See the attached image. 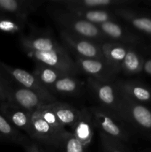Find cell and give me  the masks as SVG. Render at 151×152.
<instances>
[{"label": "cell", "mask_w": 151, "mask_h": 152, "mask_svg": "<svg viewBox=\"0 0 151 152\" xmlns=\"http://www.w3.org/2000/svg\"><path fill=\"white\" fill-rule=\"evenodd\" d=\"M47 12L61 31L93 40L100 44L108 42L97 25L84 20L73 12L50 5H48Z\"/></svg>", "instance_id": "obj_1"}, {"label": "cell", "mask_w": 151, "mask_h": 152, "mask_svg": "<svg viewBox=\"0 0 151 152\" xmlns=\"http://www.w3.org/2000/svg\"><path fill=\"white\" fill-rule=\"evenodd\" d=\"M93 116L95 128L107 136L129 144L137 136L131 127L118 116L99 106L89 108Z\"/></svg>", "instance_id": "obj_2"}, {"label": "cell", "mask_w": 151, "mask_h": 152, "mask_svg": "<svg viewBox=\"0 0 151 152\" xmlns=\"http://www.w3.org/2000/svg\"><path fill=\"white\" fill-rule=\"evenodd\" d=\"M118 116L133 129L137 136L151 143V109L149 107L121 97Z\"/></svg>", "instance_id": "obj_3"}, {"label": "cell", "mask_w": 151, "mask_h": 152, "mask_svg": "<svg viewBox=\"0 0 151 152\" xmlns=\"http://www.w3.org/2000/svg\"><path fill=\"white\" fill-rule=\"evenodd\" d=\"M29 26L30 32L28 34H21L19 37V44L22 50L51 51L67 49L56 39L50 28H39L33 25Z\"/></svg>", "instance_id": "obj_4"}, {"label": "cell", "mask_w": 151, "mask_h": 152, "mask_svg": "<svg viewBox=\"0 0 151 152\" xmlns=\"http://www.w3.org/2000/svg\"><path fill=\"white\" fill-rule=\"evenodd\" d=\"M25 54L36 63L41 64L70 76L76 77L79 73L75 60L70 56L68 49L51 51L23 50Z\"/></svg>", "instance_id": "obj_5"}, {"label": "cell", "mask_w": 151, "mask_h": 152, "mask_svg": "<svg viewBox=\"0 0 151 152\" xmlns=\"http://www.w3.org/2000/svg\"><path fill=\"white\" fill-rule=\"evenodd\" d=\"M68 131L60 132L44 121L38 111L31 115V131L29 137L48 150L58 151L62 139Z\"/></svg>", "instance_id": "obj_6"}, {"label": "cell", "mask_w": 151, "mask_h": 152, "mask_svg": "<svg viewBox=\"0 0 151 152\" xmlns=\"http://www.w3.org/2000/svg\"><path fill=\"white\" fill-rule=\"evenodd\" d=\"M5 93L6 101L12 102L31 113L37 111L44 105L52 103L51 101L36 92L21 87L8 79Z\"/></svg>", "instance_id": "obj_7"}, {"label": "cell", "mask_w": 151, "mask_h": 152, "mask_svg": "<svg viewBox=\"0 0 151 152\" xmlns=\"http://www.w3.org/2000/svg\"><path fill=\"white\" fill-rule=\"evenodd\" d=\"M0 72L15 84L36 92L52 102L57 101L56 96L52 94L45 87H44L33 73H30L21 68H14L1 61Z\"/></svg>", "instance_id": "obj_8"}, {"label": "cell", "mask_w": 151, "mask_h": 152, "mask_svg": "<svg viewBox=\"0 0 151 152\" xmlns=\"http://www.w3.org/2000/svg\"><path fill=\"white\" fill-rule=\"evenodd\" d=\"M48 5L70 11L84 10H114L121 7H135L138 1L133 0H50Z\"/></svg>", "instance_id": "obj_9"}, {"label": "cell", "mask_w": 151, "mask_h": 152, "mask_svg": "<svg viewBox=\"0 0 151 152\" xmlns=\"http://www.w3.org/2000/svg\"><path fill=\"white\" fill-rule=\"evenodd\" d=\"M115 82H102L87 77V85L99 106L118 116L121 96L115 86Z\"/></svg>", "instance_id": "obj_10"}, {"label": "cell", "mask_w": 151, "mask_h": 152, "mask_svg": "<svg viewBox=\"0 0 151 152\" xmlns=\"http://www.w3.org/2000/svg\"><path fill=\"white\" fill-rule=\"evenodd\" d=\"M108 41L120 43L124 45L138 47L144 45L145 39L142 35L127 25L118 22H107L97 25Z\"/></svg>", "instance_id": "obj_11"}, {"label": "cell", "mask_w": 151, "mask_h": 152, "mask_svg": "<svg viewBox=\"0 0 151 152\" xmlns=\"http://www.w3.org/2000/svg\"><path fill=\"white\" fill-rule=\"evenodd\" d=\"M60 38L68 51L70 50L76 56L105 60L100 43L62 31H60Z\"/></svg>", "instance_id": "obj_12"}, {"label": "cell", "mask_w": 151, "mask_h": 152, "mask_svg": "<svg viewBox=\"0 0 151 152\" xmlns=\"http://www.w3.org/2000/svg\"><path fill=\"white\" fill-rule=\"evenodd\" d=\"M75 62L79 73L88 77L102 82H115L119 73L105 60L98 59H85L76 56Z\"/></svg>", "instance_id": "obj_13"}, {"label": "cell", "mask_w": 151, "mask_h": 152, "mask_svg": "<svg viewBox=\"0 0 151 152\" xmlns=\"http://www.w3.org/2000/svg\"><path fill=\"white\" fill-rule=\"evenodd\" d=\"M113 10L119 20L124 21L130 28L151 39L150 15L139 11L135 7H121Z\"/></svg>", "instance_id": "obj_14"}, {"label": "cell", "mask_w": 151, "mask_h": 152, "mask_svg": "<svg viewBox=\"0 0 151 152\" xmlns=\"http://www.w3.org/2000/svg\"><path fill=\"white\" fill-rule=\"evenodd\" d=\"M115 86L120 96L137 103H151V88L136 80H117Z\"/></svg>", "instance_id": "obj_15"}, {"label": "cell", "mask_w": 151, "mask_h": 152, "mask_svg": "<svg viewBox=\"0 0 151 152\" xmlns=\"http://www.w3.org/2000/svg\"><path fill=\"white\" fill-rule=\"evenodd\" d=\"M0 113L14 127L30 136L32 113L6 100L0 102Z\"/></svg>", "instance_id": "obj_16"}, {"label": "cell", "mask_w": 151, "mask_h": 152, "mask_svg": "<svg viewBox=\"0 0 151 152\" xmlns=\"http://www.w3.org/2000/svg\"><path fill=\"white\" fill-rule=\"evenodd\" d=\"M94 122L89 108L80 109L78 120L70 128V132L87 149L93 140L94 135Z\"/></svg>", "instance_id": "obj_17"}, {"label": "cell", "mask_w": 151, "mask_h": 152, "mask_svg": "<svg viewBox=\"0 0 151 152\" xmlns=\"http://www.w3.org/2000/svg\"><path fill=\"white\" fill-rule=\"evenodd\" d=\"M44 3L41 0H0V13L28 19Z\"/></svg>", "instance_id": "obj_18"}, {"label": "cell", "mask_w": 151, "mask_h": 152, "mask_svg": "<svg viewBox=\"0 0 151 152\" xmlns=\"http://www.w3.org/2000/svg\"><path fill=\"white\" fill-rule=\"evenodd\" d=\"M86 84L75 76L65 75L57 80L49 89L50 93L62 96H74L79 95L84 91Z\"/></svg>", "instance_id": "obj_19"}, {"label": "cell", "mask_w": 151, "mask_h": 152, "mask_svg": "<svg viewBox=\"0 0 151 152\" xmlns=\"http://www.w3.org/2000/svg\"><path fill=\"white\" fill-rule=\"evenodd\" d=\"M120 43L108 41L101 44L105 60L118 73L121 71V65L126 56L128 48Z\"/></svg>", "instance_id": "obj_20"}, {"label": "cell", "mask_w": 151, "mask_h": 152, "mask_svg": "<svg viewBox=\"0 0 151 152\" xmlns=\"http://www.w3.org/2000/svg\"><path fill=\"white\" fill-rule=\"evenodd\" d=\"M48 106L64 127L71 128L79 117L80 109L66 102L57 100L48 104Z\"/></svg>", "instance_id": "obj_21"}, {"label": "cell", "mask_w": 151, "mask_h": 152, "mask_svg": "<svg viewBox=\"0 0 151 152\" xmlns=\"http://www.w3.org/2000/svg\"><path fill=\"white\" fill-rule=\"evenodd\" d=\"M29 137L13 126L0 113V142L17 144L22 146Z\"/></svg>", "instance_id": "obj_22"}, {"label": "cell", "mask_w": 151, "mask_h": 152, "mask_svg": "<svg viewBox=\"0 0 151 152\" xmlns=\"http://www.w3.org/2000/svg\"><path fill=\"white\" fill-rule=\"evenodd\" d=\"M145 59L134 47H129L121 65V71L126 76H134L143 72Z\"/></svg>", "instance_id": "obj_23"}, {"label": "cell", "mask_w": 151, "mask_h": 152, "mask_svg": "<svg viewBox=\"0 0 151 152\" xmlns=\"http://www.w3.org/2000/svg\"><path fill=\"white\" fill-rule=\"evenodd\" d=\"M78 16L82 18L84 20L93 24L99 25L100 24L107 22H118L119 19L114 13L113 10H84L72 11Z\"/></svg>", "instance_id": "obj_24"}, {"label": "cell", "mask_w": 151, "mask_h": 152, "mask_svg": "<svg viewBox=\"0 0 151 152\" xmlns=\"http://www.w3.org/2000/svg\"><path fill=\"white\" fill-rule=\"evenodd\" d=\"M33 74L41 83V84L48 91L59 79L64 76L68 75L65 73L38 63H36V67Z\"/></svg>", "instance_id": "obj_25"}, {"label": "cell", "mask_w": 151, "mask_h": 152, "mask_svg": "<svg viewBox=\"0 0 151 152\" xmlns=\"http://www.w3.org/2000/svg\"><path fill=\"white\" fill-rule=\"evenodd\" d=\"M28 25V19L0 13V31L7 34H21Z\"/></svg>", "instance_id": "obj_26"}, {"label": "cell", "mask_w": 151, "mask_h": 152, "mask_svg": "<svg viewBox=\"0 0 151 152\" xmlns=\"http://www.w3.org/2000/svg\"><path fill=\"white\" fill-rule=\"evenodd\" d=\"M102 152H132L128 144L99 132Z\"/></svg>", "instance_id": "obj_27"}, {"label": "cell", "mask_w": 151, "mask_h": 152, "mask_svg": "<svg viewBox=\"0 0 151 152\" xmlns=\"http://www.w3.org/2000/svg\"><path fill=\"white\" fill-rule=\"evenodd\" d=\"M58 152H87V149L70 132L65 135Z\"/></svg>", "instance_id": "obj_28"}, {"label": "cell", "mask_w": 151, "mask_h": 152, "mask_svg": "<svg viewBox=\"0 0 151 152\" xmlns=\"http://www.w3.org/2000/svg\"><path fill=\"white\" fill-rule=\"evenodd\" d=\"M37 111L40 114V116L42 117L43 120L45 122H47L52 127L54 128L56 130L59 131L60 132H65L68 131L65 129V127H64L61 124L60 122L59 121V120L56 117V116L53 113V111L49 108L48 104L41 107L39 109L37 110Z\"/></svg>", "instance_id": "obj_29"}, {"label": "cell", "mask_w": 151, "mask_h": 152, "mask_svg": "<svg viewBox=\"0 0 151 152\" xmlns=\"http://www.w3.org/2000/svg\"><path fill=\"white\" fill-rule=\"evenodd\" d=\"M22 147L25 152H49L48 150L41 146L38 142L31 140L30 138L25 142Z\"/></svg>", "instance_id": "obj_30"}, {"label": "cell", "mask_w": 151, "mask_h": 152, "mask_svg": "<svg viewBox=\"0 0 151 152\" xmlns=\"http://www.w3.org/2000/svg\"><path fill=\"white\" fill-rule=\"evenodd\" d=\"M7 84V79L0 72V98L2 101L6 100L5 89Z\"/></svg>", "instance_id": "obj_31"}, {"label": "cell", "mask_w": 151, "mask_h": 152, "mask_svg": "<svg viewBox=\"0 0 151 152\" xmlns=\"http://www.w3.org/2000/svg\"><path fill=\"white\" fill-rule=\"evenodd\" d=\"M143 72L151 77V58L145 59L143 67Z\"/></svg>", "instance_id": "obj_32"}, {"label": "cell", "mask_w": 151, "mask_h": 152, "mask_svg": "<svg viewBox=\"0 0 151 152\" xmlns=\"http://www.w3.org/2000/svg\"><path fill=\"white\" fill-rule=\"evenodd\" d=\"M143 3L145 4V5L151 7V0H146V1H144Z\"/></svg>", "instance_id": "obj_33"}, {"label": "cell", "mask_w": 151, "mask_h": 152, "mask_svg": "<svg viewBox=\"0 0 151 152\" xmlns=\"http://www.w3.org/2000/svg\"><path fill=\"white\" fill-rule=\"evenodd\" d=\"M144 152H151V149H147L146 151H144Z\"/></svg>", "instance_id": "obj_34"}, {"label": "cell", "mask_w": 151, "mask_h": 152, "mask_svg": "<svg viewBox=\"0 0 151 152\" xmlns=\"http://www.w3.org/2000/svg\"><path fill=\"white\" fill-rule=\"evenodd\" d=\"M3 102V101H2V99H1V98H0V102Z\"/></svg>", "instance_id": "obj_35"}]
</instances>
